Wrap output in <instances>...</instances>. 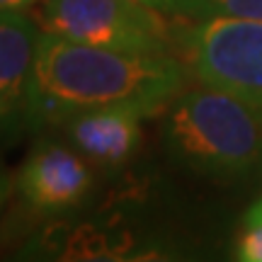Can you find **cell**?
<instances>
[{
  "label": "cell",
  "instance_id": "6da1fadb",
  "mask_svg": "<svg viewBox=\"0 0 262 262\" xmlns=\"http://www.w3.org/2000/svg\"><path fill=\"white\" fill-rule=\"evenodd\" d=\"M192 78L175 54H129L56 37L41 29L34 63L17 107V126H61L95 107L139 102L165 112Z\"/></svg>",
  "mask_w": 262,
  "mask_h": 262
},
{
  "label": "cell",
  "instance_id": "7a4b0ae2",
  "mask_svg": "<svg viewBox=\"0 0 262 262\" xmlns=\"http://www.w3.org/2000/svg\"><path fill=\"white\" fill-rule=\"evenodd\" d=\"M160 136L170 158L204 178L235 182L262 170V110L219 88H185Z\"/></svg>",
  "mask_w": 262,
  "mask_h": 262
},
{
  "label": "cell",
  "instance_id": "3957f363",
  "mask_svg": "<svg viewBox=\"0 0 262 262\" xmlns=\"http://www.w3.org/2000/svg\"><path fill=\"white\" fill-rule=\"evenodd\" d=\"M168 12L139 0H44L41 29L56 37L129 54H175Z\"/></svg>",
  "mask_w": 262,
  "mask_h": 262
},
{
  "label": "cell",
  "instance_id": "277c9868",
  "mask_svg": "<svg viewBox=\"0 0 262 262\" xmlns=\"http://www.w3.org/2000/svg\"><path fill=\"white\" fill-rule=\"evenodd\" d=\"M178 51L196 83L262 110V22L199 17L178 27Z\"/></svg>",
  "mask_w": 262,
  "mask_h": 262
},
{
  "label": "cell",
  "instance_id": "5b68a950",
  "mask_svg": "<svg viewBox=\"0 0 262 262\" xmlns=\"http://www.w3.org/2000/svg\"><path fill=\"white\" fill-rule=\"evenodd\" d=\"M93 189L88 160L63 141L39 139L17 172V194L32 214L44 219L73 214Z\"/></svg>",
  "mask_w": 262,
  "mask_h": 262
},
{
  "label": "cell",
  "instance_id": "8992f818",
  "mask_svg": "<svg viewBox=\"0 0 262 262\" xmlns=\"http://www.w3.org/2000/svg\"><path fill=\"white\" fill-rule=\"evenodd\" d=\"M150 107L139 102H117L80 112L63 122L66 141L88 163L100 168H122L141 146L143 122L153 117Z\"/></svg>",
  "mask_w": 262,
  "mask_h": 262
},
{
  "label": "cell",
  "instance_id": "52a82bcc",
  "mask_svg": "<svg viewBox=\"0 0 262 262\" xmlns=\"http://www.w3.org/2000/svg\"><path fill=\"white\" fill-rule=\"evenodd\" d=\"M39 37L41 25L25 12H0V90L15 102V112L27 88Z\"/></svg>",
  "mask_w": 262,
  "mask_h": 262
},
{
  "label": "cell",
  "instance_id": "ba28073f",
  "mask_svg": "<svg viewBox=\"0 0 262 262\" xmlns=\"http://www.w3.org/2000/svg\"><path fill=\"white\" fill-rule=\"evenodd\" d=\"M178 17H238V19H260L262 22V0H178Z\"/></svg>",
  "mask_w": 262,
  "mask_h": 262
},
{
  "label": "cell",
  "instance_id": "9c48e42d",
  "mask_svg": "<svg viewBox=\"0 0 262 262\" xmlns=\"http://www.w3.org/2000/svg\"><path fill=\"white\" fill-rule=\"evenodd\" d=\"M235 260L262 262V224H245V231L235 241Z\"/></svg>",
  "mask_w": 262,
  "mask_h": 262
},
{
  "label": "cell",
  "instance_id": "30bf717a",
  "mask_svg": "<svg viewBox=\"0 0 262 262\" xmlns=\"http://www.w3.org/2000/svg\"><path fill=\"white\" fill-rule=\"evenodd\" d=\"M10 194H12V178H10L8 170L3 168V163H0V214H3V209L8 204Z\"/></svg>",
  "mask_w": 262,
  "mask_h": 262
},
{
  "label": "cell",
  "instance_id": "8fae6325",
  "mask_svg": "<svg viewBox=\"0 0 262 262\" xmlns=\"http://www.w3.org/2000/svg\"><path fill=\"white\" fill-rule=\"evenodd\" d=\"M39 0H0V12H27Z\"/></svg>",
  "mask_w": 262,
  "mask_h": 262
},
{
  "label": "cell",
  "instance_id": "7c38bea8",
  "mask_svg": "<svg viewBox=\"0 0 262 262\" xmlns=\"http://www.w3.org/2000/svg\"><path fill=\"white\" fill-rule=\"evenodd\" d=\"M10 117H15V102L0 90V122H5Z\"/></svg>",
  "mask_w": 262,
  "mask_h": 262
},
{
  "label": "cell",
  "instance_id": "4fadbf2b",
  "mask_svg": "<svg viewBox=\"0 0 262 262\" xmlns=\"http://www.w3.org/2000/svg\"><path fill=\"white\" fill-rule=\"evenodd\" d=\"M139 3H143V5H150V8L163 10V12L172 15V12H175V3H178V0H139Z\"/></svg>",
  "mask_w": 262,
  "mask_h": 262
},
{
  "label": "cell",
  "instance_id": "5bb4252c",
  "mask_svg": "<svg viewBox=\"0 0 262 262\" xmlns=\"http://www.w3.org/2000/svg\"><path fill=\"white\" fill-rule=\"evenodd\" d=\"M245 224H262V199L257 204H253L245 214Z\"/></svg>",
  "mask_w": 262,
  "mask_h": 262
}]
</instances>
